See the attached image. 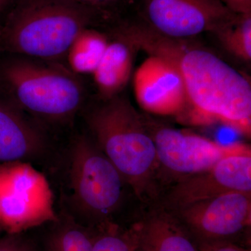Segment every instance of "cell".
Segmentation results:
<instances>
[{
  "instance_id": "52a82bcc",
  "label": "cell",
  "mask_w": 251,
  "mask_h": 251,
  "mask_svg": "<svg viewBox=\"0 0 251 251\" xmlns=\"http://www.w3.org/2000/svg\"><path fill=\"white\" fill-rule=\"evenodd\" d=\"M143 12L147 27L175 41L216 34L238 17L222 0H143Z\"/></svg>"
},
{
  "instance_id": "2e32d148",
  "label": "cell",
  "mask_w": 251,
  "mask_h": 251,
  "mask_svg": "<svg viewBox=\"0 0 251 251\" xmlns=\"http://www.w3.org/2000/svg\"><path fill=\"white\" fill-rule=\"evenodd\" d=\"M47 242V251H92L94 236L89 228L62 211L54 221Z\"/></svg>"
},
{
  "instance_id": "9a60e30c",
  "label": "cell",
  "mask_w": 251,
  "mask_h": 251,
  "mask_svg": "<svg viewBox=\"0 0 251 251\" xmlns=\"http://www.w3.org/2000/svg\"><path fill=\"white\" fill-rule=\"evenodd\" d=\"M108 42V36L93 28L89 27L81 31L65 55L69 70L75 75H93L103 58Z\"/></svg>"
},
{
  "instance_id": "ffe728a7",
  "label": "cell",
  "mask_w": 251,
  "mask_h": 251,
  "mask_svg": "<svg viewBox=\"0 0 251 251\" xmlns=\"http://www.w3.org/2000/svg\"><path fill=\"white\" fill-rule=\"evenodd\" d=\"M65 1L87 8L96 12L99 10L103 9L116 4L120 0H65Z\"/></svg>"
},
{
  "instance_id": "ba28073f",
  "label": "cell",
  "mask_w": 251,
  "mask_h": 251,
  "mask_svg": "<svg viewBox=\"0 0 251 251\" xmlns=\"http://www.w3.org/2000/svg\"><path fill=\"white\" fill-rule=\"evenodd\" d=\"M148 126L156 148L157 171L163 168L177 181L209 171L226 157L251 152L244 144L223 145L186 130Z\"/></svg>"
},
{
  "instance_id": "9c48e42d",
  "label": "cell",
  "mask_w": 251,
  "mask_h": 251,
  "mask_svg": "<svg viewBox=\"0 0 251 251\" xmlns=\"http://www.w3.org/2000/svg\"><path fill=\"white\" fill-rule=\"evenodd\" d=\"M228 192L251 193V152L226 157L209 171L177 181L161 206L174 212Z\"/></svg>"
},
{
  "instance_id": "7402d4cb",
  "label": "cell",
  "mask_w": 251,
  "mask_h": 251,
  "mask_svg": "<svg viewBox=\"0 0 251 251\" xmlns=\"http://www.w3.org/2000/svg\"><path fill=\"white\" fill-rule=\"evenodd\" d=\"M199 251H251L227 243H216L202 248Z\"/></svg>"
},
{
  "instance_id": "7a4b0ae2",
  "label": "cell",
  "mask_w": 251,
  "mask_h": 251,
  "mask_svg": "<svg viewBox=\"0 0 251 251\" xmlns=\"http://www.w3.org/2000/svg\"><path fill=\"white\" fill-rule=\"evenodd\" d=\"M86 124L97 147L140 199L151 192L156 148L148 125L128 100L116 96L87 112Z\"/></svg>"
},
{
  "instance_id": "d6986e66",
  "label": "cell",
  "mask_w": 251,
  "mask_h": 251,
  "mask_svg": "<svg viewBox=\"0 0 251 251\" xmlns=\"http://www.w3.org/2000/svg\"><path fill=\"white\" fill-rule=\"evenodd\" d=\"M20 234H6L4 237H0V251H36Z\"/></svg>"
},
{
  "instance_id": "e0dca14e",
  "label": "cell",
  "mask_w": 251,
  "mask_h": 251,
  "mask_svg": "<svg viewBox=\"0 0 251 251\" xmlns=\"http://www.w3.org/2000/svg\"><path fill=\"white\" fill-rule=\"evenodd\" d=\"M214 34L229 53L244 62H251V14L238 15L232 24Z\"/></svg>"
},
{
  "instance_id": "603a6c76",
  "label": "cell",
  "mask_w": 251,
  "mask_h": 251,
  "mask_svg": "<svg viewBox=\"0 0 251 251\" xmlns=\"http://www.w3.org/2000/svg\"><path fill=\"white\" fill-rule=\"evenodd\" d=\"M11 0H0V12L4 9Z\"/></svg>"
},
{
  "instance_id": "5b68a950",
  "label": "cell",
  "mask_w": 251,
  "mask_h": 251,
  "mask_svg": "<svg viewBox=\"0 0 251 251\" xmlns=\"http://www.w3.org/2000/svg\"><path fill=\"white\" fill-rule=\"evenodd\" d=\"M0 80L11 101L33 118L64 122L75 115L85 91L77 75L57 64L20 56L0 67Z\"/></svg>"
},
{
  "instance_id": "8fae6325",
  "label": "cell",
  "mask_w": 251,
  "mask_h": 251,
  "mask_svg": "<svg viewBox=\"0 0 251 251\" xmlns=\"http://www.w3.org/2000/svg\"><path fill=\"white\" fill-rule=\"evenodd\" d=\"M133 87L137 102L150 113L176 115L187 107V95L179 71L159 56L150 54L138 68Z\"/></svg>"
},
{
  "instance_id": "277c9868",
  "label": "cell",
  "mask_w": 251,
  "mask_h": 251,
  "mask_svg": "<svg viewBox=\"0 0 251 251\" xmlns=\"http://www.w3.org/2000/svg\"><path fill=\"white\" fill-rule=\"evenodd\" d=\"M67 156L63 211L87 227L111 224L125 196L123 176L87 135L74 138Z\"/></svg>"
},
{
  "instance_id": "3957f363",
  "label": "cell",
  "mask_w": 251,
  "mask_h": 251,
  "mask_svg": "<svg viewBox=\"0 0 251 251\" xmlns=\"http://www.w3.org/2000/svg\"><path fill=\"white\" fill-rule=\"evenodd\" d=\"M95 13L65 0H19L0 29V44L11 53L53 60L91 27Z\"/></svg>"
},
{
  "instance_id": "8992f818",
  "label": "cell",
  "mask_w": 251,
  "mask_h": 251,
  "mask_svg": "<svg viewBox=\"0 0 251 251\" xmlns=\"http://www.w3.org/2000/svg\"><path fill=\"white\" fill-rule=\"evenodd\" d=\"M57 219L47 180L30 163H0V228L6 234Z\"/></svg>"
},
{
  "instance_id": "44dd1931",
  "label": "cell",
  "mask_w": 251,
  "mask_h": 251,
  "mask_svg": "<svg viewBox=\"0 0 251 251\" xmlns=\"http://www.w3.org/2000/svg\"><path fill=\"white\" fill-rule=\"evenodd\" d=\"M222 1L234 14H251V0H222Z\"/></svg>"
},
{
  "instance_id": "7c38bea8",
  "label": "cell",
  "mask_w": 251,
  "mask_h": 251,
  "mask_svg": "<svg viewBox=\"0 0 251 251\" xmlns=\"http://www.w3.org/2000/svg\"><path fill=\"white\" fill-rule=\"evenodd\" d=\"M47 150L40 126L11 100L0 99V163L31 162Z\"/></svg>"
},
{
  "instance_id": "30bf717a",
  "label": "cell",
  "mask_w": 251,
  "mask_h": 251,
  "mask_svg": "<svg viewBox=\"0 0 251 251\" xmlns=\"http://www.w3.org/2000/svg\"><path fill=\"white\" fill-rule=\"evenodd\" d=\"M171 213L200 237L224 239L251 226V193H226Z\"/></svg>"
},
{
  "instance_id": "6da1fadb",
  "label": "cell",
  "mask_w": 251,
  "mask_h": 251,
  "mask_svg": "<svg viewBox=\"0 0 251 251\" xmlns=\"http://www.w3.org/2000/svg\"><path fill=\"white\" fill-rule=\"evenodd\" d=\"M139 49L171 62L182 77L188 105L198 122L219 121L244 135L251 130V85L242 74L208 50L158 35L137 33Z\"/></svg>"
},
{
  "instance_id": "cb8c5ba5",
  "label": "cell",
  "mask_w": 251,
  "mask_h": 251,
  "mask_svg": "<svg viewBox=\"0 0 251 251\" xmlns=\"http://www.w3.org/2000/svg\"><path fill=\"white\" fill-rule=\"evenodd\" d=\"M1 232H2V230H1V229L0 228V233H1Z\"/></svg>"
},
{
  "instance_id": "ac0fdd59",
  "label": "cell",
  "mask_w": 251,
  "mask_h": 251,
  "mask_svg": "<svg viewBox=\"0 0 251 251\" xmlns=\"http://www.w3.org/2000/svg\"><path fill=\"white\" fill-rule=\"evenodd\" d=\"M103 227L102 233L94 236L92 251H137L134 229L122 233L112 224Z\"/></svg>"
},
{
  "instance_id": "5bb4252c",
  "label": "cell",
  "mask_w": 251,
  "mask_h": 251,
  "mask_svg": "<svg viewBox=\"0 0 251 251\" xmlns=\"http://www.w3.org/2000/svg\"><path fill=\"white\" fill-rule=\"evenodd\" d=\"M133 229L137 251H199L177 218L163 207L150 211Z\"/></svg>"
},
{
  "instance_id": "4fadbf2b",
  "label": "cell",
  "mask_w": 251,
  "mask_h": 251,
  "mask_svg": "<svg viewBox=\"0 0 251 251\" xmlns=\"http://www.w3.org/2000/svg\"><path fill=\"white\" fill-rule=\"evenodd\" d=\"M112 37L109 39L103 58L93 74L102 100L118 96L125 88L131 77L135 50H139L128 25L119 28Z\"/></svg>"
}]
</instances>
